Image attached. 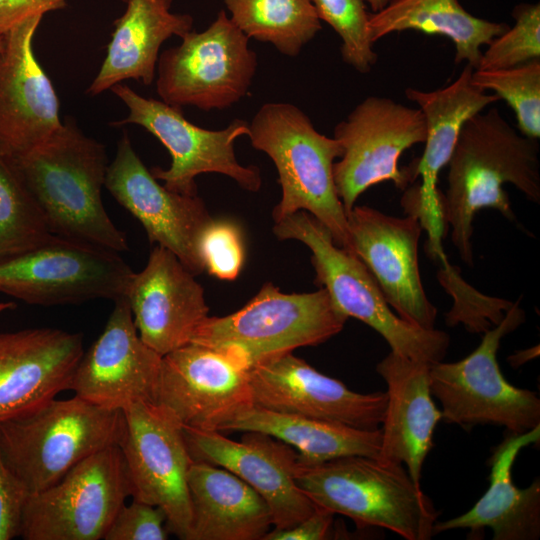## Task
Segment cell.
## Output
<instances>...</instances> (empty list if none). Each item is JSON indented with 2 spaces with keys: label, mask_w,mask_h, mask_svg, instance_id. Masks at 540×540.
Masks as SVG:
<instances>
[{
  "label": "cell",
  "mask_w": 540,
  "mask_h": 540,
  "mask_svg": "<svg viewBox=\"0 0 540 540\" xmlns=\"http://www.w3.org/2000/svg\"><path fill=\"white\" fill-rule=\"evenodd\" d=\"M447 165V189L440 193L442 220L451 228L462 261L473 266V222L480 210L492 208L517 223L505 184L540 204L538 140L516 132L492 108L465 122Z\"/></svg>",
  "instance_id": "6da1fadb"
},
{
  "label": "cell",
  "mask_w": 540,
  "mask_h": 540,
  "mask_svg": "<svg viewBox=\"0 0 540 540\" xmlns=\"http://www.w3.org/2000/svg\"><path fill=\"white\" fill-rule=\"evenodd\" d=\"M43 210L51 232L117 253L129 249L126 234L102 201L108 167L105 147L66 117L43 143L10 160Z\"/></svg>",
  "instance_id": "7a4b0ae2"
},
{
  "label": "cell",
  "mask_w": 540,
  "mask_h": 540,
  "mask_svg": "<svg viewBox=\"0 0 540 540\" xmlns=\"http://www.w3.org/2000/svg\"><path fill=\"white\" fill-rule=\"evenodd\" d=\"M295 481L319 508L376 526L406 540H429L440 512L402 464L351 455L306 464L297 459Z\"/></svg>",
  "instance_id": "3957f363"
},
{
  "label": "cell",
  "mask_w": 540,
  "mask_h": 540,
  "mask_svg": "<svg viewBox=\"0 0 540 540\" xmlns=\"http://www.w3.org/2000/svg\"><path fill=\"white\" fill-rule=\"evenodd\" d=\"M248 126L251 145L277 169L282 197L272 213L274 222L306 211L328 228L336 245L352 252L347 214L333 177L334 160L343 153L340 143L319 133L290 103H265Z\"/></svg>",
  "instance_id": "277c9868"
},
{
  "label": "cell",
  "mask_w": 540,
  "mask_h": 540,
  "mask_svg": "<svg viewBox=\"0 0 540 540\" xmlns=\"http://www.w3.org/2000/svg\"><path fill=\"white\" fill-rule=\"evenodd\" d=\"M125 431L122 410L96 406L78 396L51 399L0 423L5 463L30 494L57 483L82 460L119 445Z\"/></svg>",
  "instance_id": "5b68a950"
},
{
  "label": "cell",
  "mask_w": 540,
  "mask_h": 540,
  "mask_svg": "<svg viewBox=\"0 0 540 540\" xmlns=\"http://www.w3.org/2000/svg\"><path fill=\"white\" fill-rule=\"evenodd\" d=\"M273 232L278 239L298 240L310 249L315 282L326 289L336 309L378 332L392 352L429 364L444 359L449 335L415 327L394 313L364 263L336 245L328 228L310 213L301 210L284 217L275 222Z\"/></svg>",
  "instance_id": "8992f818"
},
{
  "label": "cell",
  "mask_w": 540,
  "mask_h": 540,
  "mask_svg": "<svg viewBox=\"0 0 540 540\" xmlns=\"http://www.w3.org/2000/svg\"><path fill=\"white\" fill-rule=\"evenodd\" d=\"M324 288L310 293H283L268 282L241 309L207 317L193 343L226 349L251 368L304 346L326 342L346 320Z\"/></svg>",
  "instance_id": "52a82bcc"
},
{
  "label": "cell",
  "mask_w": 540,
  "mask_h": 540,
  "mask_svg": "<svg viewBox=\"0 0 540 540\" xmlns=\"http://www.w3.org/2000/svg\"><path fill=\"white\" fill-rule=\"evenodd\" d=\"M525 321L519 301L484 332L478 347L456 362L430 364L431 394L441 404L442 419L470 430L476 425L505 427L523 434L540 426V399L535 392L509 383L501 373L497 352L501 340Z\"/></svg>",
  "instance_id": "ba28073f"
},
{
  "label": "cell",
  "mask_w": 540,
  "mask_h": 540,
  "mask_svg": "<svg viewBox=\"0 0 540 540\" xmlns=\"http://www.w3.org/2000/svg\"><path fill=\"white\" fill-rule=\"evenodd\" d=\"M181 39L158 58L156 90L163 102L210 111L229 108L246 96L257 55L224 10L204 31L191 30Z\"/></svg>",
  "instance_id": "9c48e42d"
},
{
  "label": "cell",
  "mask_w": 540,
  "mask_h": 540,
  "mask_svg": "<svg viewBox=\"0 0 540 540\" xmlns=\"http://www.w3.org/2000/svg\"><path fill=\"white\" fill-rule=\"evenodd\" d=\"M111 91L127 106L128 116L113 125L136 124L154 135L169 151L168 169L153 167L154 178L174 192L198 195L195 178L204 173H219L233 179L241 188L256 192L262 185L255 165L243 166L235 156L234 143L248 136L249 123L234 119L221 130L201 128L188 121L182 109L162 100L145 98L129 86L118 83Z\"/></svg>",
  "instance_id": "30bf717a"
},
{
  "label": "cell",
  "mask_w": 540,
  "mask_h": 540,
  "mask_svg": "<svg viewBox=\"0 0 540 540\" xmlns=\"http://www.w3.org/2000/svg\"><path fill=\"white\" fill-rule=\"evenodd\" d=\"M343 153L333 165L336 192L346 214L373 185L391 181L405 190L415 180L412 163L399 167L402 153L424 143L426 123L419 108L369 96L334 128Z\"/></svg>",
  "instance_id": "8fae6325"
},
{
  "label": "cell",
  "mask_w": 540,
  "mask_h": 540,
  "mask_svg": "<svg viewBox=\"0 0 540 540\" xmlns=\"http://www.w3.org/2000/svg\"><path fill=\"white\" fill-rule=\"evenodd\" d=\"M132 496L119 445L79 462L57 483L30 494L19 537L25 540H99Z\"/></svg>",
  "instance_id": "7c38bea8"
},
{
  "label": "cell",
  "mask_w": 540,
  "mask_h": 540,
  "mask_svg": "<svg viewBox=\"0 0 540 540\" xmlns=\"http://www.w3.org/2000/svg\"><path fill=\"white\" fill-rule=\"evenodd\" d=\"M133 273L117 252L54 235L0 263V292L41 306L116 301L126 297Z\"/></svg>",
  "instance_id": "4fadbf2b"
},
{
  "label": "cell",
  "mask_w": 540,
  "mask_h": 540,
  "mask_svg": "<svg viewBox=\"0 0 540 540\" xmlns=\"http://www.w3.org/2000/svg\"><path fill=\"white\" fill-rule=\"evenodd\" d=\"M125 431L119 443L135 500L161 508L168 531L188 540L191 502L188 470L192 463L181 425L153 403L122 410Z\"/></svg>",
  "instance_id": "5bb4252c"
},
{
  "label": "cell",
  "mask_w": 540,
  "mask_h": 540,
  "mask_svg": "<svg viewBox=\"0 0 540 540\" xmlns=\"http://www.w3.org/2000/svg\"><path fill=\"white\" fill-rule=\"evenodd\" d=\"M249 372L234 352L191 342L163 356L156 404L181 427L220 431L253 404Z\"/></svg>",
  "instance_id": "9a60e30c"
},
{
  "label": "cell",
  "mask_w": 540,
  "mask_h": 540,
  "mask_svg": "<svg viewBox=\"0 0 540 540\" xmlns=\"http://www.w3.org/2000/svg\"><path fill=\"white\" fill-rule=\"evenodd\" d=\"M104 186L140 221L150 243L174 253L195 276L204 271L199 241L213 218L203 200L160 184L135 152L126 132L107 167Z\"/></svg>",
  "instance_id": "2e32d148"
},
{
  "label": "cell",
  "mask_w": 540,
  "mask_h": 540,
  "mask_svg": "<svg viewBox=\"0 0 540 540\" xmlns=\"http://www.w3.org/2000/svg\"><path fill=\"white\" fill-rule=\"evenodd\" d=\"M347 220L352 252L372 274L388 305L409 324L434 329L437 308L426 295L419 269L423 226L418 215L396 217L354 206Z\"/></svg>",
  "instance_id": "e0dca14e"
},
{
  "label": "cell",
  "mask_w": 540,
  "mask_h": 540,
  "mask_svg": "<svg viewBox=\"0 0 540 540\" xmlns=\"http://www.w3.org/2000/svg\"><path fill=\"white\" fill-rule=\"evenodd\" d=\"M253 405L363 430L382 424L387 393H359L292 352L250 368Z\"/></svg>",
  "instance_id": "ac0fdd59"
},
{
  "label": "cell",
  "mask_w": 540,
  "mask_h": 540,
  "mask_svg": "<svg viewBox=\"0 0 540 540\" xmlns=\"http://www.w3.org/2000/svg\"><path fill=\"white\" fill-rule=\"evenodd\" d=\"M162 358L140 338L126 297L118 299L102 333L82 354L69 390L111 410L156 404Z\"/></svg>",
  "instance_id": "d6986e66"
},
{
  "label": "cell",
  "mask_w": 540,
  "mask_h": 540,
  "mask_svg": "<svg viewBox=\"0 0 540 540\" xmlns=\"http://www.w3.org/2000/svg\"><path fill=\"white\" fill-rule=\"evenodd\" d=\"M182 430L192 460L227 469L262 496L274 529L291 527L316 510L296 484L298 454L288 444L259 432H244L240 441H234L219 431Z\"/></svg>",
  "instance_id": "ffe728a7"
},
{
  "label": "cell",
  "mask_w": 540,
  "mask_h": 540,
  "mask_svg": "<svg viewBox=\"0 0 540 540\" xmlns=\"http://www.w3.org/2000/svg\"><path fill=\"white\" fill-rule=\"evenodd\" d=\"M42 18L32 17L2 34L0 155L9 160L28 153L62 125L56 91L32 48Z\"/></svg>",
  "instance_id": "44dd1931"
},
{
  "label": "cell",
  "mask_w": 540,
  "mask_h": 540,
  "mask_svg": "<svg viewBox=\"0 0 540 540\" xmlns=\"http://www.w3.org/2000/svg\"><path fill=\"white\" fill-rule=\"evenodd\" d=\"M126 299L140 338L161 356L191 343L209 312L195 275L158 245L144 269L133 273Z\"/></svg>",
  "instance_id": "7402d4cb"
},
{
  "label": "cell",
  "mask_w": 540,
  "mask_h": 540,
  "mask_svg": "<svg viewBox=\"0 0 540 540\" xmlns=\"http://www.w3.org/2000/svg\"><path fill=\"white\" fill-rule=\"evenodd\" d=\"M81 333L49 327L0 332V423L70 389Z\"/></svg>",
  "instance_id": "603a6c76"
},
{
  "label": "cell",
  "mask_w": 540,
  "mask_h": 540,
  "mask_svg": "<svg viewBox=\"0 0 540 540\" xmlns=\"http://www.w3.org/2000/svg\"><path fill=\"white\" fill-rule=\"evenodd\" d=\"M473 70L466 63L458 78L441 89L405 90L406 97L418 105L424 116L426 139L422 156L412 162L414 177L421 176L422 183L407 187L403 202L426 225L442 221L441 192L436 186L438 174L447 165L463 125L470 117L500 100L473 83Z\"/></svg>",
  "instance_id": "cb8c5ba5"
},
{
  "label": "cell",
  "mask_w": 540,
  "mask_h": 540,
  "mask_svg": "<svg viewBox=\"0 0 540 540\" xmlns=\"http://www.w3.org/2000/svg\"><path fill=\"white\" fill-rule=\"evenodd\" d=\"M387 384V406L378 459L405 464L419 483L423 464L434 447L433 435L442 419L430 389V364L390 351L377 365Z\"/></svg>",
  "instance_id": "d4e9b609"
},
{
  "label": "cell",
  "mask_w": 540,
  "mask_h": 540,
  "mask_svg": "<svg viewBox=\"0 0 540 540\" xmlns=\"http://www.w3.org/2000/svg\"><path fill=\"white\" fill-rule=\"evenodd\" d=\"M540 426L523 434H511L496 447L489 460V488L467 512L449 520L437 521L434 534L454 529H468L477 535L485 528L493 540H537L540 537V480L518 488L512 467L519 452L539 441Z\"/></svg>",
  "instance_id": "484cf974"
},
{
  "label": "cell",
  "mask_w": 540,
  "mask_h": 540,
  "mask_svg": "<svg viewBox=\"0 0 540 540\" xmlns=\"http://www.w3.org/2000/svg\"><path fill=\"white\" fill-rule=\"evenodd\" d=\"M106 56L86 93L96 96L127 79L151 85L164 41L193 28V17L171 11L173 0H122Z\"/></svg>",
  "instance_id": "4316f807"
},
{
  "label": "cell",
  "mask_w": 540,
  "mask_h": 540,
  "mask_svg": "<svg viewBox=\"0 0 540 540\" xmlns=\"http://www.w3.org/2000/svg\"><path fill=\"white\" fill-rule=\"evenodd\" d=\"M188 540H262L273 526L271 510L245 481L225 468L192 461Z\"/></svg>",
  "instance_id": "83f0119b"
},
{
  "label": "cell",
  "mask_w": 540,
  "mask_h": 540,
  "mask_svg": "<svg viewBox=\"0 0 540 540\" xmlns=\"http://www.w3.org/2000/svg\"><path fill=\"white\" fill-rule=\"evenodd\" d=\"M219 432H259L297 451L301 463L360 455L378 457L381 428L363 430L250 405L223 424Z\"/></svg>",
  "instance_id": "f1b7e54d"
},
{
  "label": "cell",
  "mask_w": 540,
  "mask_h": 540,
  "mask_svg": "<svg viewBox=\"0 0 540 540\" xmlns=\"http://www.w3.org/2000/svg\"><path fill=\"white\" fill-rule=\"evenodd\" d=\"M368 28L372 43L405 30L447 37L455 47V63L466 61L477 69L481 46L509 26L473 16L459 0H390L381 11L369 14Z\"/></svg>",
  "instance_id": "f546056e"
},
{
  "label": "cell",
  "mask_w": 540,
  "mask_h": 540,
  "mask_svg": "<svg viewBox=\"0 0 540 540\" xmlns=\"http://www.w3.org/2000/svg\"><path fill=\"white\" fill-rule=\"evenodd\" d=\"M231 21L250 39L295 57L322 29L311 0H223Z\"/></svg>",
  "instance_id": "4dcf8cb0"
},
{
  "label": "cell",
  "mask_w": 540,
  "mask_h": 540,
  "mask_svg": "<svg viewBox=\"0 0 540 540\" xmlns=\"http://www.w3.org/2000/svg\"><path fill=\"white\" fill-rule=\"evenodd\" d=\"M54 234L12 162L0 155V263L48 242Z\"/></svg>",
  "instance_id": "1f68e13d"
},
{
  "label": "cell",
  "mask_w": 540,
  "mask_h": 540,
  "mask_svg": "<svg viewBox=\"0 0 540 540\" xmlns=\"http://www.w3.org/2000/svg\"><path fill=\"white\" fill-rule=\"evenodd\" d=\"M471 78L476 86L507 102L522 135L540 138V59L507 69H474Z\"/></svg>",
  "instance_id": "d6a6232c"
},
{
  "label": "cell",
  "mask_w": 540,
  "mask_h": 540,
  "mask_svg": "<svg viewBox=\"0 0 540 540\" xmlns=\"http://www.w3.org/2000/svg\"><path fill=\"white\" fill-rule=\"evenodd\" d=\"M318 18L341 38L342 60L360 73H368L378 60L369 37V14L363 0H311Z\"/></svg>",
  "instance_id": "836d02e7"
},
{
  "label": "cell",
  "mask_w": 540,
  "mask_h": 540,
  "mask_svg": "<svg viewBox=\"0 0 540 540\" xmlns=\"http://www.w3.org/2000/svg\"><path fill=\"white\" fill-rule=\"evenodd\" d=\"M511 14L515 25L488 44L475 70L507 69L540 59L539 3H520Z\"/></svg>",
  "instance_id": "e575fe53"
},
{
  "label": "cell",
  "mask_w": 540,
  "mask_h": 540,
  "mask_svg": "<svg viewBox=\"0 0 540 540\" xmlns=\"http://www.w3.org/2000/svg\"><path fill=\"white\" fill-rule=\"evenodd\" d=\"M199 253L204 271L221 280L236 279L245 258L241 229L231 220L212 219L200 237Z\"/></svg>",
  "instance_id": "d590c367"
},
{
  "label": "cell",
  "mask_w": 540,
  "mask_h": 540,
  "mask_svg": "<svg viewBox=\"0 0 540 540\" xmlns=\"http://www.w3.org/2000/svg\"><path fill=\"white\" fill-rule=\"evenodd\" d=\"M164 511L133 499L123 504L109 526L105 540H166L168 529Z\"/></svg>",
  "instance_id": "8d00e7d4"
},
{
  "label": "cell",
  "mask_w": 540,
  "mask_h": 540,
  "mask_svg": "<svg viewBox=\"0 0 540 540\" xmlns=\"http://www.w3.org/2000/svg\"><path fill=\"white\" fill-rule=\"evenodd\" d=\"M30 492L5 463L0 449V540L19 537Z\"/></svg>",
  "instance_id": "74e56055"
},
{
  "label": "cell",
  "mask_w": 540,
  "mask_h": 540,
  "mask_svg": "<svg viewBox=\"0 0 540 540\" xmlns=\"http://www.w3.org/2000/svg\"><path fill=\"white\" fill-rule=\"evenodd\" d=\"M70 0H0V34L35 17L65 8Z\"/></svg>",
  "instance_id": "f35d334b"
},
{
  "label": "cell",
  "mask_w": 540,
  "mask_h": 540,
  "mask_svg": "<svg viewBox=\"0 0 540 540\" xmlns=\"http://www.w3.org/2000/svg\"><path fill=\"white\" fill-rule=\"evenodd\" d=\"M334 514L317 507L316 510L299 523L285 528H272L262 540H324L328 539Z\"/></svg>",
  "instance_id": "ab89813d"
},
{
  "label": "cell",
  "mask_w": 540,
  "mask_h": 540,
  "mask_svg": "<svg viewBox=\"0 0 540 540\" xmlns=\"http://www.w3.org/2000/svg\"><path fill=\"white\" fill-rule=\"evenodd\" d=\"M538 355V346L511 355L508 361L511 366L518 367Z\"/></svg>",
  "instance_id": "60d3db41"
},
{
  "label": "cell",
  "mask_w": 540,
  "mask_h": 540,
  "mask_svg": "<svg viewBox=\"0 0 540 540\" xmlns=\"http://www.w3.org/2000/svg\"><path fill=\"white\" fill-rule=\"evenodd\" d=\"M373 13H377L385 8L390 0H367Z\"/></svg>",
  "instance_id": "b9f144b4"
},
{
  "label": "cell",
  "mask_w": 540,
  "mask_h": 540,
  "mask_svg": "<svg viewBox=\"0 0 540 540\" xmlns=\"http://www.w3.org/2000/svg\"><path fill=\"white\" fill-rule=\"evenodd\" d=\"M15 304L13 302H2L0 303V314L5 312L6 310H10L15 308Z\"/></svg>",
  "instance_id": "7bdbcfd3"
},
{
  "label": "cell",
  "mask_w": 540,
  "mask_h": 540,
  "mask_svg": "<svg viewBox=\"0 0 540 540\" xmlns=\"http://www.w3.org/2000/svg\"><path fill=\"white\" fill-rule=\"evenodd\" d=\"M2 43H3V37H2V35L0 34V50H1V47H2Z\"/></svg>",
  "instance_id": "ee69618b"
}]
</instances>
